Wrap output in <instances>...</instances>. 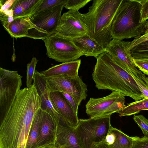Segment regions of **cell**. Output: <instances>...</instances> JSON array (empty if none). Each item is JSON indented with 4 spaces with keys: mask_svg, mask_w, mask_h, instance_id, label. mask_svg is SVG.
<instances>
[{
    "mask_svg": "<svg viewBox=\"0 0 148 148\" xmlns=\"http://www.w3.org/2000/svg\"><path fill=\"white\" fill-rule=\"evenodd\" d=\"M41 104L34 84L20 90L0 121V148H26L34 118Z\"/></svg>",
    "mask_w": 148,
    "mask_h": 148,
    "instance_id": "6da1fadb",
    "label": "cell"
},
{
    "mask_svg": "<svg viewBox=\"0 0 148 148\" xmlns=\"http://www.w3.org/2000/svg\"><path fill=\"white\" fill-rule=\"evenodd\" d=\"M96 58L92 76L98 89L118 92L135 101L144 98L133 77L116 64L108 53L103 52Z\"/></svg>",
    "mask_w": 148,
    "mask_h": 148,
    "instance_id": "7a4b0ae2",
    "label": "cell"
},
{
    "mask_svg": "<svg viewBox=\"0 0 148 148\" xmlns=\"http://www.w3.org/2000/svg\"><path fill=\"white\" fill-rule=\"evenodd\" d=\"M122 0H94L82 20L88 35L105 48L113 39L112 23Z\"/></svg>",
    "mask_w": 148,
    "mask_h": 148,
    "instance_id": "3957f363",
    "label": "cell"
},
{
    "mask_svg": "<svg viewBox=\"0 0 148 148\" xmlns=\"http://www.w3.org/2000/svg\"><path fill=\"white\" fill-rule=\"evenodd\" d=\"M141 4L137 0H122L111 26L112 39L122 40L143 35L147 21L141 22Z\"/></svg>",
    "mask_w": 148,
    "mask_h": 148,
    "instance_id": "277c9868",
    "label": "cell"
},
{
    "mask_svg": "<svg viewBox=\"0 0 148 148\" xmlns=\"http://www.w3.org/2000/svg\"><path fill=\"white\" fill-rule=\"evenodd\" d=\"M111 126L110 116L79 119L75 130L82 148H92L104 142Z\"/></svg>",
    "mask_w": 148,
    "mask_h": 148,
    "instance_id": "5b68a950",
    "label": "cell"
},
{
    "mask_svg": "<svg viewBox=\"0 0 148 148\" xmlns=\"http://www.w3.org/2000/svg\"><path fill=\"white\" fill-rule=\"evenodd\" d=\"M42 76L49 93L59 92L67 93L74 98L79 106L83 100L86 99L87 86L78 75L74 77L65 75Z\"/></svg>",
    "mask_w": 148,
    "mask_h": 148,
    "instance_id": "8992f818",
    "label": "cell"
},
{
    "mask_svg": "<svg viewBox=\"0 0 148 148\" xmlns=\"http://www.w3.org/2000/svg\"><path fill=\"white\" fill-rule=\"evenodd\" d=\"M47 56L62 63L77 60L84 55L82 51L70 38L54 33L43 40Z\"/></svg>",
    "mask_w": 148,
    "mask_h": 148,
    "instance_id": "52a82bcc",
    "label": "cell"
},
{
    "mask_svg": "<svg viewBox=\"0 0 148 148\" xmlns=\"http://www.w3.org/2000/svg\"><path fill=\"white\" fill-rule=\"evenodd\" d=\"M17 71L0 68V120L6 115L22 85Z\"/></svg>",
    "mask_w": 148,
    "mask_h": 148,
    "instance_id": "ba28073f",
    "label": "cell"
},
{
    "mask_svg": "<svg viewBox=\"0 0 148 148\" xmlns=\"http://www.w3.org/2000/svg\"><path fill=\"white\" fill-rule=\"evenodd\" d=\"M125 95L114 91L104 97L90 98L85 106L86 113L92 119L110 116L125 106Z\"/></svg>",
    "mask_w": 148,
    "mask_h": 148,
    "instance_id": "9c48e42d",
    "label": "cell"
},
{
    "mask_svg": "<svg viewBox=\"0 0 148 148\" xmlns=\"http://www.w3.org/2000/svg\"><path fill=\"white\" fill-rule=\"evenodd\" d=\"M64 6L58 5L29 17L37 27L42 40L56 33Z\"/></svg>",
    "mask_w": 148,
    "mask_h": 148,
    "instance_id": "30bf717a",
    "label": "cell"
},
{
    "mask_svg": "<svg viewBox=\"0 0 148 148\" xmlns=\"http://www.w3.org/2000/svg\"><path fill=\"white\" fill-rule=\"evenodd\" d=\"M82 14L70 10L62 15L56 33L65 38H72L88 34L82 20Z\"/></svg>",
    "mask_w": 148,
    "mask_h": 148,
    "instance_id": "8fae6325",
    "label": "cell"
},
{
    "mask_svg": "<svg viewBox=\"0 0 148 148\" xmlns=\"http://www.w3.org/2000/svg\"><path fill=\"white\" fill-rule=\"evenodd\" d=\"M61 121L54 119L41 108L35 148H47L55 146L57 129Z\"/></svg>",
    "mask_w": 148,
    "mask_h": 148,
    "instance_id": "7c38bea8",
    "label": "cell"
},
{
    "mask_svg": "<svg viewBox=\"0 0 148 148\" xmlns=\"http://www.w3.org/2000/svg\"><path fill=\"white\" fill-rule=\"evenodd\" d=\"M130 42L113 39L106 48V52L119 66L127 71L131 72L134 75L138 76L142 72L134 66L130 51L126 50Z\"/></svg>",
    "mask_w": 148,
    "mask_h": 148,
    "instance_id": "4fadbf2b",
    "label": "cell"
},
{
    "mask_svg": "<svg viewBox=\"0 0 148 148\" xmlns=\"http://www.w3.org/2000/svg\"><path fill=\"white\" fill-rule=\"evenodd\" d=\"M52 103L61 118L62 122L70 127L75 128L79 121L77 114L73 110L61 92H49Z\"/></svg>",
    "mask_w": 148,
    "mask_h": 148,
    "instance_id": "5bb4252c",
    "label": "cell"
},
{
    "mask_svg": "<svg viewBox=\"0 0 148 148\" xmlns=\"http://www.w3.org/2000/svg\"><path fill=\"white\" fill-rule=\"evenodd\" d=\"M3 26L12 37L16 39L23 37L31 38L34 30L35 35L38 33L36 27L29 17L15 19L12 22Z\"/></svg>",
    "mask_w": 148,
    "mask_h": 148,
    "instance_id": "9a60e30c",
    "label": "cell"
},
{
    "mask_svg": "<svg viewBox=\"0 0 148 148\" xmlns=\"http://www.w3.org/2000/svg\"><path fill=\"white\" fill-rule=\"evenodd\" d=\"M42 100L41 109L50 115L54 119L61 121L60 115L54 108L50 99L45 80L40 72L36 71L33 83Z\"/></svg>",
    "mask_w": 148,
    "mask_h": 148,
    "instance_id": "2e32d148",
    "label": "cell"
},
{
    "mask_svg": "<svg viewBox=\"0 0 148 148\" xmlns=\"http://www.w3.org/2000/svg\"><path fill=\"white\" fill-rule=\"evenodd\" d=\"M55 146L57 148H82L75 128L60 123L58 126Z\"/></svg>",
    "mask_w": 148,
    "mask_h": 148,
    "instance_id": "e0dca14e",
    "label": "cell"
},
{
    "mask_svg": "<svg viewBox=\"0 0 148 148\" xmlns=\"http://www.w3.org/2000/svg\"><path fill=\"white\" fill-rule=\"evenodd\" d=\"M86 57L97 58L100 54L106 52V49L91 38L88 34L70 38Z\"/></svg>",
    "mask_w": 148,
    "mask_h": 148,
    "instance_id": "ac0fdd59",
    "label": "cell"
},
{
    "mask_svg": "<svg viewBox=\"0 0 148 148\" xmlns=\"http://www.w3.org/2000/svg\"><path fill=\"white\" fill-rule=\"evenodd\" d=\"M81 63L80 59L62 63L40 73L45 77L60 75L74 77L78 75Z\"/></svg>",
    "mask_w": 148,
    "mask_h": 148,
    "instance_id": "d6986e66",
    "label": "cell"
},
{
    "mask_svg": "<svg viewBox=\"0 0 148 148\" xmlns=\"http://www.w3.org/2000/svg\"><path fill=\"white\" fill-rule=\"evenodd\" d=\"M133 137L111 126L104 142L109 148H132Z\"/></svg>",
    "mask_w": 148,
    "mask_h": 148,
    "instance_id": "ffe728a7",
    "label": "cell"
},
{
    "mask_svg": "<svg viewBox=\"0 0 148 148\" xmlns=\"http://www.w3.org/2000/svg\"><path fill=\"white\" fill-rule=\"evenodd\" d=\"M42 0H15L10 8L14 19L30 16Z\"/></svg>",
    "mask_w": 148,
    "mask_h": 148,
    "instance_id": "44dd1931",
    "label": "cell"
},
{
    "mask_svg": "<svg viewBox=\"0 0 148 148\" xmlns=\"http://www.w3.org/2000/svg\"><path fill=\"white\" fill-rule=\"evenodd\" d=\"M143 110H148V98H144L127 104L117 113L121 117L134 115Z\"/></svg>",
    "mask_w": 148,
    "mask_h": 148,
    "instance_id": "7402d4cb",
    "label": "cell"
},
{
    "mask_svg": "<svg viewBox=\"0 0 148 148\" xmlns=\"http://www.w3.org/2000/svg\"><path fill=\"white\" fill-rule=\"evenodd\" d=\"M40 109L38 111L34 118L32 128L29 135L26 148H35L38 134V125Z\"/></svg>",
    "mask_w": 148,
    "mask_h": 148,
    "instance_id": "603a6c76",
    "label": "cell"
},
{
    "mask_svg": "<svg viewBox=\"0 0 148 148\" xmlns=\"http://www.w3.org/2000/svg\"><path fill=\"white\" fill-rule=\"evenodd\" d=\"M130 51L133 59L148 58V40L136 45Z\"/></svg>",
    "mask_w": 148,
    "mask_h": 148,
    "instance_id": "cb8c5ba5",
    "label": "cell"
},
{
    "mask_svg": "<svg viewBox=\"0 0 148 148\" xmlns=\"http://www.w3.org/2000/svg\"><path fill=\"white\" fill-rule=\"evenodd\" d=\"M66 0H42L39 5L33 12L31 16L51 9L58 5H65Z\"/></svg>",
    "mask_w": 148,
    "mask_h": 148,
    "instance_id": "d4e9b609",
    "label": "cell"
},
{
    "mask_svg": "<svg viewBox=\"0 0 148 148\" xmlns=\"http://www.w3.org/2000/svg\"><path fill=\"white\" fill-rule=\"evenodd\" d=\"M130 74L134 78L144 98H148V77L144 74L140 76L135 75L132 72Z\"/></svg>",
    "mask_w": 148,
    "mask_h": 148,
    "instance_id": "484cf974",
    "label": "cell"
},
{
    "mask_svg": "<svg viewBox=\"0 0 148 148\" xmlns=\"http://www.w3.org/2000/svg\"><path fill=\"white\" fill-rule=\"evenodd\" d=\"M38 60L35 57L32 58L30 62L27 64L26 73V87L31 86L33 80L34 75L36 70V67Z\"/></svg>",
    "mask_w": 148,
    "mask_h": 148,
    "instance_id": "4316f807",
    "label": "cell"
},
{
    "mask_svg": "<svg viewBox=\"0 0 148 148\" xmlns=\"http://www.w3.org/2000/svg\"><path fill=\"white\" fill-rule=\"evenodd\" d=\"M91 0H67L64 7L69 10L79 11Z\"/></svg>",
    "mask_w": 148,
    "mask_h": 148,
    "instance_id": "83f0119b",
    "label": "cell"
},
{
    "mask_svg": "<svg viewBox=\"0 0 148 148\" xmlns=\"http://www.w3.org/2000/svg\"><path fill=\"white\" fill-rule=\"evenodd\" d=\"M133 119L142 130L145 136L148 137V119L142 115H134Z\"/></svg>",
    "mask_w": 148,
    "mask_h": 148,
    "instance_id": "f1b7e54d",
    "label": "cell"
},
{
    "mask_svg": "<svg viewBox=\"0 0 148 148\" xmlns=\"http://www.w3.org/2000/svg\"><path fill=\"white\" fill-rule=\"evenodd\" d=\"M133 62L136 67L148 76V58L133 59Z\"/></svg>",
    "mask_w": 148,
    "mask_h": 148,
    "instance_id": "f546056e",
    "label": "cell"
},
{
    "mask_svg": "<svg viewBox=\"0 0 148 148\" xmlns=\"http://www.w3.org/2000/svg\"><path fill=\"white\" fill-rule=\"evenodd\" d=\"M132 148H148V137L145 136L141 138L137 136L133 137Z\"/></svg>",
    "mask_w": 148,
    "mask_h": 148,
    "instance_id": "4dcf8cb0",
    "label": "cell"
},
{
    "mask_svg": "<svg viewBox=\"0 0 148 148\" xmlns=\"http://www.w3.org/2000/svg\"><path fill=\"white\" fill-rule=\"evenodd\" d=\"M148 40V29L146 30L145 33L142 35L134 38L127 45L126 50L130 51L133 47L143 42Z\"/></svg>",
    "mask_w": 148,
    "mask_h": 148,
    "instance_id": "1f68e13d",
    "label": "cell"
},
{
    "mask_svg": "<svg viewBox=\"0 0 148 148\" xmlns=\"http://www.w3.org/2000/svg\"><path fill=\"white\" fill-rule=\"evenodd\" d=\"M141 5V22L148 19V0H137Z\"/></svg>",
    "mask_w": 148,
    "mask_h": 148,
    "instance_id": "d6a6232c",
    "label": "cell"
},
{
    "mask_svg": "<svg viewBox=\"0 0 148 148\" xmlns=\"http://www.w3.org/2000/svg\"><path fill=\"white\" fill-rule=\"evenodd\" d=\"M62 93L70 104L74 111L76 114H77L78 107L79 106L75 99L69 94L65 93Z\"/></svg>",
    "mask_w": 148,
    "mask_h": 148,
    "instance_id": "836d02e7",
    "label": "cell"
},
{
    "mask_svg": "<svg viewBox=\"0 0 148 148\" xmlns=\"http://www.w3.org/2000/svg\"><path fill=\"white\" fill-rule=\"evenodd\" d=\"M15 0H1L0 12L9 9L12 5Z\"/></svg>",
    "mask_w": 148,
    "mask_h": 148,
    "instance_id": "e575fe53",
    "label": "cell"
},
{
    "mask_svg": "<svg viewBox=\"0 0 148 148\" xmlns=\"http://www.w3.org/2000/svg\"><path fill=\"white\" fill-rule=\"evenodd\" d=\"M92 148H109L104 142H101L95 145Z\"/></svg>",
    "mask_w": 148,
    "mask_h": 148,
    "instance_id": "d590c367",
    "label": "cell"
},
{
    "mask_svg": "<svg viewBox=\"0 0 148 148\" xmlns=\"http://www.w3.org/2000/svg\"><path fill=\"white\" fill-rule=\"evenodd\" d=\"M146 27L147 29H148V21H147L146 22Z\"/></svg>",
    "mask_w": 148,
    "mask_h": 148,
    "instance_id": "8d00e7d4",
    "label": "cell"
},
{
    "mask_svg": "<svg viewBox=\"0 0 148 148\" xmlns=\"http://www.w3.org/2000/svg\"><path fill=\"white\" fill-rule=\"evenodd\" d=\"M47 148H57L55 146H53V147H48Z\"/></svg>",
    "mask_w": 148,
    "mask_h": 148,
    "instance_id": "74e56055",
    "label": "cell"
}]
</instances>
